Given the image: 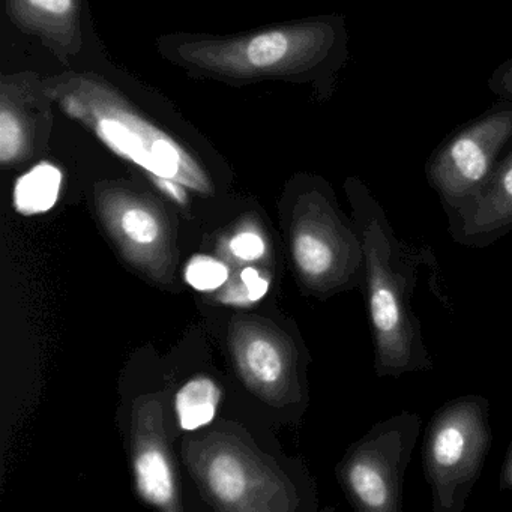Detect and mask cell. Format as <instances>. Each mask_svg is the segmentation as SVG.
Returning a JSON list of instances; mask_svg holds the SVG:
<instances>
[{"label":"cell","instance_id":"cell-1","mask_svg":"<svg viewBox=\"0 0 512 512\" xmlns=\"http://www.w3.org/2000/svg\"><path fill=\"white\" fill-rule=\"evenodd\" d=\"M355 224L364 248V283L374 344V371L379 379L433 370L422 337L421 320L413 307L419 268L439 277V263L430 247L401 241L385 212L364 191H356Z\"/></svg>","mask_w":512,"mask_h":512},{"label":"cell","instance_id":"cell-2","mask_svg":"<svg viewBox=\"0 0 512 512\" xmlns=\"http://www.w3.org/2000/svg\"><path fill=\"white\" fill-rule=\"evenodd\" d=\"M52 94L68 116L94 131L119 157L154 178L173 179L197 191L208 188V179L196 160L109 86L73 77L55 86Z\"/></svg>","mask_w":512,"mask_h":512},{"label":"cell","instance_id":"cell-3","mask_svg":"<svg viewBox=\"0 0 512 512\" xmlns=\"http://www.w3.org/2000/svg\"><path fill=\"white\" fill-rule=\"evenodd\" d=\"M493 443L490 401L460 395L434 412L422 443V467L434 512H463Z\"/></svg>","mask_w":512,"mask_h":512},{"label":"cell","instance_id":"cell-4","mask_svg":"<svg viewBox=\"0 0 512 512\" xmlns=\"http://www.w3.org/2000/svg\"><path fill=\"white\" fill-rule=\"evenodd\" d=\"M421 428V415L404 410L374 424L347 449L337 475L353 508L403 511L404 478Z\"/></svg>","mask_w":512,"mask_h":512},{"label":"cell","instance_id":"cell-5","mask_svg":"<svg viewBox=\"0 0 512 512\" xmlns=\"http://www.w3.org/2000/svg\"><path fill=\"white\" fill-rule=\"evenodd\" d=\"M292 253L302 280L320 295L361 290L364 248L349 223L323 196L310 197L293 230Z\"/></svg>","mask_w":512,"mask_h":512},{"label":"cell","instance_id":"cell-6","mask_svg":"<svg viewBox=\"0 0 512 512\" xmlns=\"http://www.w3.org/2000/svg\"><path fill=\"white\" fill-rule=\"evenodd\" d=\"M314 46L313 29L278 28L236 40L182 44L179 58L205 73L232 79L281 76L301 67Z\"/></svg>","mask_w":512,"mask_h":512},{"label":"cell","instance_id":"cell-7","mask_svg":"<svg viewBox=\"0 0 512 512\" xmlns=\"http://www.w3.org/2000/svg\"><path fill=\"white\" fill-rule=\"evenodd\" d=\"M236 355L245 379L262 391L286 388L293 379V356L289 346L278 344L277 338L266 332L251 331L239 338Z\"/></svg>","mask_w":512,"mask_h":512},{"label":"cell","instance_id":"cell-8","mask_svg":"<svg viewBox=\"0 0 512 512\" xmlns=\"http://www.w3.org/2000/svg\"><path fill=\"white\" fill-rule=\"evenodd\" d=\"M109 224L121 244L134 256H152L166 242L160 214L136 197H115L106 206Z\"/></svg>","mask_w":512,"mask_h":512},{"label":"cell","instance_id":"cell-9","mask_svg":"<svg viewBox=\"0 0 512 512\" xmlns=\"http://www.w3.org/2000/svg\"><path fill=\"white\" fill-rule=\"evenodd\" d=\"M137 490L146 502L158 508L175 509L178 502L175 473L167 452L158 443L140 446L134 458Z\"/></svg>","mask_w":512,"mask_h":512},{"label":"cell","instance_id":"cell-10","mask_svg":"<svg viewBox=\"0 0 512 512\" xmlns=\"http://www.w3.org/2000/svg\"><path fill=\"white\" fill-rule=\"evenodd\" d=\"M205 481L215 499L226 505L239 506L250 499L253 469L238 452L220 451L209 458Z\"/></svg>","mask_w":512,"mask_h":512},{"label":"cell","instance_id":"cell-11","mask_svg":"<svg viewBox=\"0 0 512 512\" xmlns=\"http://www.w3.org/2000/svg\"><path fill=\"white\" fill-rule=\"evenodd\" d=\"M11 17L44 37L73 35L77 0H8Z\"/></svg>","mask_w":512,"mask_h":512},{"label":"cell","instance_id":"cell-12","mask_svg":"<svg viewBox=\"0 0 512 512\" xmlns=\"http://www.w3.org/2000/svg\"><path fill=\"white\" fill-rule=\"evenodd\" d=\"M62 172L50 163H41L19 178L14 188V206L22 215L49 212L58 202Z\"/></svg>","mask_w":512,"mask_h":512},{"label":"cell","instance_id":"cell-13","mask_svg":"<svg viewBox=\"0 0 512 512\" xmlns=\"http://www.w3.org/2000/svg\"><path fill=\"white\" fill-rule=\"evenodd\" d=\"M220 397V388L209 377H197L185 383L176 394L175 401L179 427L194 431L211 424L217 415Z\"/></svg>","mask_w":512,"mask_h":512},{"label":"cell","instance_id":"cell-14","mask_svg":"<svg viewBox=\"0 0 512 512\" xmlns=\"http://www.w3.org/2000/svg\"><path fill=\"white\" fill-rule=\"evenodd\" d=\"M26 146L28 134L23 119L4 97L0 107V161L4 164L14 163L25 154Z\"/></svg>","mask_w":512,"mask_h":512},{"label":"cell","instance_id":"cell-15","mask_svg":"<svg viewBox=\"0 0 512 512\" xmlns=\"http://www.w3.org/2000/svg\"><path fill=\"white\" fill-rule=\"evenodd\" d=\"M229 268L211 256L191 257L185 268V280L199 292H215L229 280Z\"/></svg>","mask_w":512,"mask_h":512},{"label":"cell","instance_id":"cell-16","mask_svg":"<svg viewBox=\"0 0 512 512\" xmlns=\"http://www.w3.org/2000/svg\"><path fill=\"white\" fill-rule=\"evenodd\" d=\"M269 281L254 268H245L239 275V283L227 293L230 304H253L268 293Z\"/></svg>","mask_w":512,"mask_h":512},{"label":"cell","instance_id":"cell-17","mask_svg":"<svg viewBox=\"0 0 512 512\" xmlns=\"http://www.w3.org/2000/svg\"><path fill=\"white\" fill-rule=\"evenodd\" d=\"M229 251L241 262H257L266 253V242L254 230H242L229 241Z\"/></svg>","mask_w":512,"mask_h":512},{"label":"cell","instance_id":"cell-18","mask_svg":"<svg viewBox=\"0 0 512 512\" xmlns=\"http://www.w3.org/2000/svg\"><path fill=\"white\" fill-rule=\"evenodd\" d=\"M155 184L160 187L161 191L167 194L170 199L175 200L178 203L187 202V194H185L184 185L179 182L173 181V179L154 178Z\"/></svg>","mask_w":512,"mask_h":512},{"label":"cell","instance_id":"cell-19","mask_svg":"<svg viewBox=\"0 0 512 512\" xmlns=\"http://www.w3.org/2000/svg\"><path fill=\"white\" fill-rule=\"evenodd\" d=\"M500 490L512 491V439L506 446L505 457H503L502 469L499 475Z\"/></svg>","mask_w":512,"mask_h":512}]
</instances>
